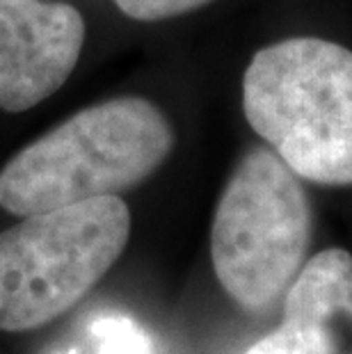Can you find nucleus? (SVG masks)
<instances>
[{
  "label": "nucleus",
  "instance_id": "1",
  "mask_svg": "<svg viewBox=\"0 0 352 354\" xmlns=\"http://www.w3.org/2000/svg\"><path fill=\"white\" fill-rule=\"evenodd\" d=\"M174 131L151 101L124 96L92 105L41 135L0 171V208L35 215L112 197L167 160Z\"/></svg>",
  "mask_w": 352,
  "mask_h": 354
},
{
  "label": "nucleus",
  "instance_id": "2",
  "mask_svg": "<svg viewBox=\"0 0 352 354\" xmlns=\"http://www.w3.org/2000/svg\"><path fill=\"white\" fill-rule=\"evenodd\" d=\"M252 131L299 178L352 185V50L318 37L261 48L243 78Z\"/></svg>",
  "mask_w": 352,
  "mask_h": 354
},
{
  "label": "nucleus",
  "instance_id": "3",
  "mask_svg": "<svg viewBox=\"0 0 352 354\" xmlns=\"http://www.w3.org/2000/svg\"><path fill=\"white\" fill-rule=\"evenodd\" d=\"M131 210L96 197L0 233V331H33L76 306L129 245Z\"/></svg>",
  "mask_w": 352,
  "mask_h": 354
},
{
  "label": "nucleus",
  "instance_id": "4",
  "mask_svg": "<svg viewBox=\"0 0 352 354\" xmlns=\"http://www.w3.org/2000/svg\"><path fill=\"white\" fill-rule=\"evenodd\" d=\"M311 240V206L297 174L266 147L247 151L217 201L211 259L227 295L259 313L288 288Z\"/></svg>",
  "mask_w": 352,
  "mask_h": 354
},
{
  "label": "nucleus",
  "instance_id": "5",
  "mask_svg": "<svg viewBox=\"0 0 352 354\" xmlns=\"http://www.w3.org/2000/svg\"><path fill=\"white\" fill-rule=\"evenodd\" d=\"M85 19L69 3L0 0V108L26 112L76 69Z\"/></svg>",
  "mask_w": 352,
  "mask_h": 354
},
{
  "label": "nucleus",
  "instance_id": "6",
  "mask_svg": "<svg viewBox=\"0 0 352 354\" xmlns=\"http://www.w3.org/2000/svg\"><path fill=\"white\" fill-rule=\"evenodd\" d=\"M336 315L352 320V254L339 247L323 250L302 263L286 288L284 325L332 334Z\"/></svg>",
  "mask_w": 352,
  "mask_h": 354
},
{
  "label": "nucleus",
  "instance_id": "7",
  "mask_svg": "<svg viewBox=\"0 0 352 354\" xmlns=\"http://www.w3.org/2000/svg\"><path fill=\"white\" fill-rule=\"evenodd\" d=\"M334 334H316L288 325L277 327L261 341H257L245 354H334Z\"/></svg>",
  "mask_w": 352,
  "mask_h": 354
},
{
  "label": "nucleus",
  "instance_id": "8",
  "mask_svg": "<svg viewBox=\"0 0 352 354\" xmlns=\"http://www.w3.org/2000/svg\"><path fill=\"white\" fill-rule=\"evenodd\" d=\"M126 17L136 21H163L192 12L211 0H115Z\"/></svg>",
  "mask_w": 352,
  "mask_h": 354
}]
</instances>
